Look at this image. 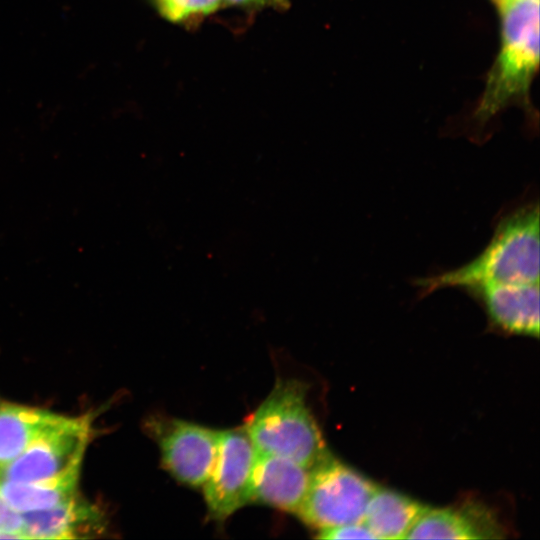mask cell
Listing matches in <instances>:
<instances>
[{
    "label": "cell",
    "instance_id": "cell-10",
    "mask_svg": "<svg viewBox=\"0 0 540 540\" xmlns=\"http://www.w3.org/2000/svg\"><path fill=\"white\" fill-rule=\"evenodd\" d=\"M26 539H75L102 531L99 511L76 496L54 507L21 513Z\"/></svg>",
    "mask_w": 540,
    "mask_h": 540
},
{
    "label": "cell",
    "instance_id": "cell-20",
    "mask_svg": "<svg viewBox=\"0 0 540 540\" xmlns=\"http://www.w3.org/2000/svg\"><path fill=\"white\" fill-rule=\"evenodd\" d=\"M535 1H539V0H535Z\"/></svg>",
    "mask_w": 540,
    "mask_h": 540
},
{
    "label": "cell",
    "instance_id": "cell-5",
    "mask_svg": "<svg viewBox=\"0 0 540 540\" xmlns=\"http://www.w3.org/2000/svg\"><path fill=\"white\" fill-rule=\"evenodd\" d=\"M91 419L59 416L16 458L0 467V480L32 482L79 474Z\"/></svg>",
    "mask_w": 540,
    "mask_h": 540
},
{
    "label": "cell",
    "instance_id": "cell-7",
    "mask_svg": "<svg viewBox=\"0 0 540 540\" xmlns=\"http://www.w3.org/2000/svg\"><path fill=\"white\" fill-rule=\"evenodd\" d=\"M257 450L244 428L219 431L212 470L204 482L209 515L225 520L249 502V485Z\"/></svg>",
    "mask_w": 540,
    "mask_h": 540
},
{
    "label": "cell",
    "instance_id": "cell-19",
    "mask_svg": "<svg viewBox=\"0 0 540 540\" xmlns=\"http://www.w3.org/2000/svg\"><path fill=\"white\" fill-rule=\"evenodd\" d=\"M492 1L499 8L502 5H504L506 2H508L509 0H492Z\"/></svg>",
    "mask_w": 540,
    "mask_h": 540
},
{
    "label": "cell",
    "instance_id": "cell-12",
    "mask_svg": "<svg viewBox=\"0 0 540 540\" xmlns=\"http://www.w3.org/2000/svg\"><path fill=\"white\" fill-rule=\"evenodd\" d=\"M426 508L406 495L377 486L362 522L376 539H403Z\"/></svg>",
    "mask_w": 540,
    "mask_h": 540
},
{
    "label": "cell",
    "instance_id": "cell-11",
    "mask_svg": "<svg viewBox=\"0 0 540 540\" xmlns=\"http://www.w3.org/2000/svg\"><path fill=\"white\" fill-rule=\"evenodd\" d=\"M499 525L482 508H426L405 539H486L501 537Z\"/></svg>",
    "mask_w": 540,
    "mask_h": 540
},
{
    "label": "cell",
    "instance_id": "cell-16",
    "mask_svg": "<svg viewBox=\"0 0 540 540\" xmlns=\"http://www.w3.org/2000/svg\"><path fill=\"white\" fill-rule=\"evenodd\" d=\"M321 539H376L375 535L361 521L319 530Z\"/></svg>",
    "mask_w": 540,
    "mask_h": 540
},
{
    "label": "cell",
    "instance_id": "cell-14",
    "mask_svg": "<svg viewBox=\"0 0 540 540\" xmlns=\"http://www.w3.org/2000/svg\"><path fill=\"white\" fill-rule=\"evenodd\" d=\"M78 474L32 482L0 480V493L17 512L48 509L76 496Z\"/></svg>",
    "mask_w": 540,
    "mask_h": 540
},
{
    "label": "cell",
    "instance_id": "cell-18",
    "mask_svg": "<svg viewBox=\"0 0 540 540\" xmlns=\"http://www.w3.org/2000/svg\"><path fill=\"white\" fill-rule=\"evenodd\" d=\"M232 4H257V5H268L275 8H285L288 6L287 0H226Z\"/></svg>",
    "mask_w": 540,
    "mask_h": 540
},
{
    "label": "cell",
    "instance_id": "cell-13",
    "mask_svg": "<svg viewBox=\"0 0 540 540\" xmlns=\"http://www.w3.org/2000/svg\"><path fill=\"white\" fill-rule=\"evenodd\" d=\"M60 415L0 401V467L16 458Z\"/></svg>",
    "mask_w": 540,
    "mask_h": 540
},
{
    "label": "cell",
    "instance_id": "cell-6",
    "mask_svg": "<svg viewBox=\"0 0 540 540\" xmlns=\"http://www.w3.org/2000/svg\"><path fill=\"white\" fill-rule=\"evenodd\" d=\"M158 443L164 468L179 482L199 487L214 465L219 431L171 417H153L147 422Z\"/></svg>",
    "mask_w": 540,
    "mask_h": 540
},
{
    "label": "cell",
    "instance_id": "cell-3",
    "mask_svg": "<svg viewBox=\"0 0 540 540\" xmlns=\"http://www.w3.org/2000/svg\"><path fill=\"white\" fill-rule=\"evenodd\" d=\"M306 393L307 385L300 380L276 382L244 426L257 452L282 456L309 469L330 456Z\"/></svg>",
    "mask_w": 540,
    "mask_h": 540
},
{
    "label": "cell",
    "instance_id": "cell-9",
    "mask_svg": "<svg viewBox=\"0 0 540 540\" xmlns=\"http://www.w3.org/2000/svg\"><path fill=\"white\" fill-rule=\"evenodd\" d=\"M311 469L291 459L257 452L249 485V502L297 513L308 490Z\"/></svg>",
    "mask_w": 540,
    "mask_h": 540
},
{
    "label": "cell",
    "instance_id": "cell-1",
    "mask_svg": "<svg viewBox=\"0 0 540 540\" xmlns=\"http://www.w3.org/2000/svg\"><path fill=\"white\" fill-rule=\"evenodd\" d=\"M539 203L514 207L496 222L486 247L466 264L414 280L421 296L443 288L466 289L486 283L539 281Z\"/></svg>",
    "mask_w": 540,
    "mask_h": 540
},
{
    "label": "cell",
    "instance_id": "cell-17",
    "mask_svg": "<svg viewBox=\"0 0 540 540\" xmlns=\"http://www.w3.org/2000/svg\"><path fill=\"white\" fill-rule=\"evenodd\" d=\"M0 531L17 532V533L23 534V520H22L21 513L14 510L5 501L1 493H0Z\"/></svg>",
    "mask_w": 540,
    "mask_h": 540
},
{
    "label": "cell",
    "instance_id": "cell-2",
    "mask_svg": "<svg viewBox=\"0 0 540 540\" xmlns=\"http://www.w3.org/2000/svg\"><path fill=\"white\" fill-rule=\"evenodd\" d=\"M498 9L500 49L474 113L480 123L512 103H527L539 66V1L509 0Z\"/></svg>",
    "mask_w": 540,
    "mask_h": 540
},
{
    "label": "cell",
    "instance_id": "cell-15",
    "mask_svg": "<svg viewBox=\"0 0 540 540\" xmlns=\"http://www.w3.org/2000/svg\"><path fill=\"white\" fill-rule=\"evenodd\" d=\"M162 14L169 20L181 21L192 15L215 11L221 0H156Z\"/></svg>",
    "mask_w": 540,
    "mask_h": 540
},
{
    "label": "cell",
    "instance_id": "cell-8",
    "mask_svg": "<svg viewBox=\"0 0 540 540\" xmlns=\"http://www.w3.org/2000/svg\"><path fill=\"white\" fill-rule=\"evenodd\" d=\"M463 291L482 306L494 328L507 334L539 337V281L486 283Z\"/></svg>",
    "mask_w": 540,
    "mask_h": 540
},
{
    "label": "cell",
    "instance_id": "cell-4",
    "mask_svg": "<svg viewBox=\"0 0 540 540\" xmlns=\"http://www.w3.org/2000/svg\"><path fill=\"white\" fill-rule=\"evenodd\" d=\"M376 488L330 455L311 469L308 490L296 515L319 530L361 522Z\"/></svg>",
    "mask_w": 540,
    "mask_h": 540
}]
</instances>
